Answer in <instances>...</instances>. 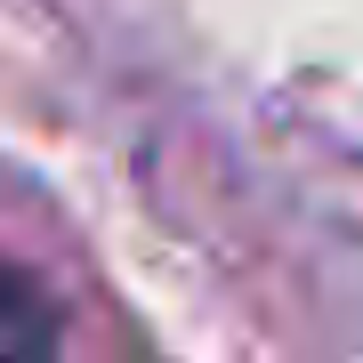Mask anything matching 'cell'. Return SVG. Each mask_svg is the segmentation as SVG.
Segmentation results:
<instances>
[{"label":"cell","instance_id":"obj_1","mask_svg":"<svg viewBox=\"0 0 363 363\" xmlns=\"http://www.w3.org/2000/svg\"><path fill=\"white\" fill-rule=\"evenodd\" d=\"M57 339L65 331H57L49 291L0 259V363H40V355H57Z\"/></svg>","mask_w":363,"mask_h":363}]
</instances>
